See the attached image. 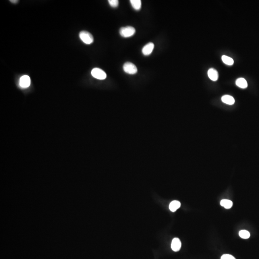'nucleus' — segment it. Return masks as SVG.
<instances>
[{
    "mask_svg": "<svg viewBox=\"0 0 259 259\" xmlns=\"http://www.w3.org/2000/svg\"><path fill=\"white\" fill-rule=\"evenodd\" d=\"M136 31V29L133 26H127L121 28L119 30V34L122 37L129 38L133 36Z\"/></svg>",
    "mask_w": 259,
    "mask_h": 259,
    "instance_id": "nucleus-1",
    "label": "nucleus"
},
{
    "mask_svg": "<svg viewBox=\"0 0 259 259\" xmlns=\"http://www.w3.org/2000/svg\"><path fill=\"white\" fill-rule=\"evenodd\" d=\"M79 37L81 40L86 44H91L94 41L93 36L91 34L86 31H82L79 33Z\"/></svg>",
    "mask_w": 259,
    "mask_h": 259,
    "instance_id": "nucleus-2",
    "label": "nucleus"
},
{
    "mask_svg": "<svg viewBox=\"0 0 259 259\" xmlns=\"http://www.w3.org/2000/svg\"><path fill=\"white\" fill-rule=\"evenodd\" d=\"M124 71L129 74H136L137 73V67L133 63L127 62L124 64L123 66Z\"/></svg>",
    "mask_w": 259,
    "mask_h": 259,
    "instance_id": "nucleus-3",
    "label": "nucleus"
},
{
    "mask_svg": "<svg viewBox=\"0 0 259 259\" xmlns=\"http://www.w3.org/2000/svg\"><path fill=\"white\" fill-rule=\"evenodd\" d=\"M91 74L94 78L98 80H104L107 78V74L105 71L98 68H94L91 71Z\"/></svg>",
    "mask_w": 259,
    "mask_h": 259,
    "instance_id": "nucleus-4",
    "label": "nucleus"
},
{
    "mask_svg": "<svg viewBox=\"0 0 259 259\" xmlns=\"http://www.w3.org/2000/svg\"><path fill=\"white\" fill-rule=\"evenodd\" d=\"M154 48V44L152 42L148 43L143 47L142 53L145 56H148L151 54Z\"/></svg>",
    "mask_w": 259,
    "mask_h": 259,
    "instance_id": "nucleus-5",
    "label": "nucleus"
},
{
    "mask_svg": "<svg viewBox=\"0 0 259 259\" xmlns=\"http://www.w3.org/2000/svg\"><path fill=\"white\" fill-rule=\"evenodd\" d=\"M20 86L23 88H28L30 84V78L29 76L24 75L20 79Z\"/></svg>",
    "mask_w": 259,
    "mask_h": 259,
    "instance_id": "nucleus-6",
    "label": "nucleus"
},
{
    "mask_svg": "<svg viewBox=\"0 0 259 259\" xmlns=\"http://www.w3.org/2000/svg\"><path fill=\"white\" fill-rule=\"evenodd\" d=\"M181 240H179V239L175 237L172 241L171 243V249L174 252H178L181 249Z\"/></svg>",
    "mask_w": 259,
    "mask_h": 259,
    "instance_id": "nucleus-7",
    "label": "nucleus"
},
{
    "mask_svg": "<svg viewBox=\"0 0 259 259\" xmlns=\"http://www.w3.org/2000/svg\"><path fill=\"white\" fill-rule=\"evenodd\" d=\"M208 77L212 81H215L219 78V73L214 69L211 68L208 70Z\"/></svg>",
    "mask_w": 259,
    "mask_h": 259,
    "instance_id": "nucleus-8",
    "label": "nucleus"
},
{
    "mask_svg": "<svg viewBox=\"0 0 259 259\" xmlns=\"http://www.w3.org/2000/svg\"><path fill=\"white\" fill-rule=\"evenodd\" d=\"M222 101L228 105H233L235 103V99L233 96L229 95H225L222 97Z\"/></svg>",
    "mask_w": 259,
    "mask_h": 259,
    "instance_id": "nucleus-9",
    "label": "nucleus"
},
{
    "mask_svg": "<svg viewBox=\"0 0 259 259\" xmlns=\"http://www.w3.org/2000/svg\"><path fill=\"white\" fill-rule=\"evenodd\" d=\"M181 202L179 201H173L170 202L169 208L170 211L174 212L181 207Z\"/></svg>",
    "mask_w": 259,
    "mask_h": 259,
    "instance_id": "nucleus-10",
    "label": "nucleus"
},
{
    "mask_svg": "<svg viewBox=\"0 0 259 259\" xmlns=\"http://www.w3.org/2000/svg\"><path fill=\"white\" fill-rule=\"evenodd\" d=\"M236 85L241 88H247L248 84L245 79L240 78L237 79L236 81Z\"/></svg>",
    "mask_w": 259,
    "mask_h": 259,
    "instance_id": "nucleus-11",
    "label": "nucleus"
},
{
    "mask_svg": "<svg viewBox=\"0 0 259 259\" xmlns=\"http://www.w3.org/2000/svg\"><path fill=\"white\" fill-rule=\"evenodd\" d=\"M132 6L136 10H139L141 8L142 2L140 0H131Z\"/></svg>",
    "mask_w": 259,
    "mask_h": 259,
    "instance_id": "nucleus-12",
    "label": "nucleus"
},
{
    "mask_svg": "<svg viewBox=\"0 0 259 259\" xmlns=\"http://www.w3.org/2000/svg\"><path fill=\"white\" fill-rule=\"evenodd\" d=\"M220 204L226 209H230L233 205V202L229 200L223 199L221 201Z\"/></svg>",
    "mask_w": 259,
    "mask_h": 259,
    "instance_id": "nucleus-13",
    "label": "nucleus"
},
{
    "mask_svg": "<svg viewBox=\"0 0 259 259\" xmlns=\"http://www.w3.org/2000/svg\"><path fill=\"white\" fill-rule=\"evenodd\" d=\"M222 60L224 63L229 65H233L234 64V62L233 59L226 55L222 56Z\"/></svg>",
    "mask_w": 259,
    "mask_h": 259,
    "instance_id": "nucleus-14",
    "label": "nucleus"
},
{
    "mask_svg": "<svg viewBox=\"0 0 259 259\" xmlns=\"http://www.w3.org/2000/svg\"><path fill=\"white\" fill-rule=\"evenodd\" d=\"M239 236L242 239H248L250 237V233L246 230H241L239 232Z\"/></svg>",
    "mask_w": 259,
    "mask_h": 259,
    "instance_id": "nucleus-15",
    "label": "nucleus"
},
{
    "mask_svg": "<svg viewBox=\"0 0 259 259\" xmlns=\"http://www.w3.org/2000/svg\"><path fill=\"white\" fill-rule=\"evenodd\" d=\"M109 3L112 7L116 8L119 5V1L118 0H109Z\"/></svg>",
    "mask_w": 259,
    "mask_h": 259,
    "instance_id": "nucleus-16",
    "label": "nucleus"
},
{
    "mask_svg": "<svg viewBox=\"0 0 259 259\" xmlns=\"http://www.w3.org/2000/svg\"><path fill=\"white\" fill-rule=\"evenodd\" d=\"M221 259H236L234 257L230 254H224L222 256Z\"/></svg>",
    "mask_w": 259,
    "mask_h": 259,
    "instance_id": "nucleus-17",
    "label": "nucleus"
},
{
    "mask_svg": "<svg viewBox=\"0 0 259 259\" xmlns=\"http://www.w3.org/2000/svg\"><path fill=\"white\" fill-rule=\"evenodd\" d=\"M18 1H17V0H15H15H14V1H13H13H12V0H11L10 1V2L13 3H18Z\"/></svg>",
    "mask_w": 259,
    "mask_h": 259,
    "instance_id": "nucleus-18",
    "label": "nucleus"
}]
</instances>
